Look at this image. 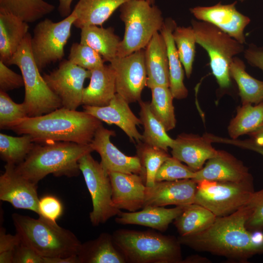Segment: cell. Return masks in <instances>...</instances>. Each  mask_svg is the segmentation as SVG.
Listing matches in <instances>:
<instances>
[{
  "instance_id": "obj_1",
  "label": "cell",
  "mask_w": 263,
  "mask_h": 263,
  "mask_svg": "<svg viewBox=\"0 0 263 263\" xmlns=\"http://www.w3.org/2000/svg\"><path fill=\"white\" fill-rule=\"evenodd\" d=\"M252 211V206L248 202L229 215L217 217L203 232L180 236L178 240L181 244L194 250L245 263L253 256L263 254V244L257 242L252 231L245 226Z\"/></svg>"
},
{
  "instance_id": "obj_2",
  "label": "cell",
  "mask_w": 263,
  "mask_h": 263,
  "mask_svg": "<svg viewBox=\"0 0 263 263\" xmlns=\"http://www.w3.org/2000/svg\"><path fill=\"white\" fill-rule=\"evenodd\" d=\"M101 121L83 111L61 107L49 113L27 117L8 129L18 134H28L34 143L71 142L88 145L102 125Z\"/></svg>"
},
{
  "instance_id": "obj_3",
  "label": "cell",
  "mask_w": 263,
  "mask_h": 263,
  "mask_svg": "<svg viewBox=\"0 0 263 263\" xmlns=\"http://www.w3.org/2000/svg\"><path fill=\"white\" fill-rule=\"evenodd\" d=\"M93 151L90 144L64 141L35 143L25 160L16 168L37 185L50 174L56 177L77 176L81 172L79 160Z\"/></svg>"
},
{
  "instance_id": "obj_4",
  "label": "cell",
  "mask_w": 263,
  "mask_h": 263,
  "mask_svg": "<svg viewBox=\"0 0 263 263\" xmlns=\"http://www.w3.org/2000/svg\"><path fill=\"white\" fill-rule=\"evenodd\" d=\"M16 233L21 240L44 257L77 255L81 242L71 231L42 216L35 219L19 213L12 215Z\"/></svg>"
},
{
  "instance_id": "obj_5",
  "label": "cell",
  "mask_w": 263,
  "mask_h": 263,
  "mask_svg": "<svg viewBox=\"0 0 263 263\" xmlns=\"http://www.w3.org/2000/svg\"><path fill=\"white\" fill-rule=\"evenodd\" d=\"M112 236L127 263H182L181 244L173 236L128 229H117Z\"/></svg>"
},
{
  "instance_id": "obj_6",
  "label": "cell",
  "mask_w": 263,
  "mask_h": 263,
  "mask_svg": "<svg viewBox=\"0 0 263 263\" xmlns=\"http://www.w3.org/2000/svg\"><path fill=\"white\" fill-rule=\"evenodd\" d=\"M119 9L125 32L117 56L123 57L145 48L165 20L159 7L146 0H129Z\"/></svg>"
},
{
  "instance_id": "obj_7",
  "label": "cell",
  "mask_w": 263,
  "mask_h": 263,
  "mask_svg": "<svg viewBox=\"0 0 263 263\" xmlns=\"http://www.w3.org/2000/svg\"><path fill=\"white\" fill-rule=\"evenodd\" d=\"M31 35L28 33L7 65H15L23 78L24 104L29 117L38 116L62 107L59 98L41 75L31 49Z\"/></svg>"
},
{
  "instance_id": "obj_8",
  "label": "cell",
  "mask_w": 263,
  "mask_h": 263,
  "mask_svg": "<svg viewBox=\"0 0 263 263\" xmlns=\"http://www.w3.org/2000/svg\"><path fill=\"white\" fill-rule=\"evenodd\" d=\"M196 43L207 53L212 74L221 88L231 84L229 66L234 57L244 51V46L213 24L203 21H191Z\"/></svg>"
},
{
  "instance_id": "obj_9",
  "label": "cell",
  "mask_w": 263,
  "mask_h": 263,
  "mask_svg": "<svg viewBox=\"0 0 263 263\" xmlns=\"http://www.w3.org/2000/svg\"><path fill=\"white\" fill-rule=\"evenodd\" d=\"M253 181H200L194 203L207 208L217 217L229 215L249 202L255 192Z\"/></svg>"
},
{
  "instance_id": "obj_10",
  "label": "cell",
  "mask_w": 263,
  "mask_h": 263,
  "mask_svg": "<svg viewBox=\"0 0 263 263\" xmlns=\"http://www.w3.org/2000/svg\"><path fill=\"white\" fill-rule=\"evenodd\" d=\"M75 19V14L72 11L70 15L58 22L45 19L37 24L31 37V49L40 72L52 63L63 59L64 47Z\"/></svg>"
},
{
  "instance_id": "obj_11",
  "label": "cell",
  "mask_w": 263,
  "mask_h": 263,
  "mask_svg": "<svg viewBox=\"0 0 263 263\" xmlns=\"http://www.w3.org/2000/svg\"><path fill=\"white\" fill-rule=\"evenodd\" d=\"M78 164L91 197L93 209L90 213V221L96 226L117 216L121 210L113 205L109 174L104 171L100 163L90 153L83 156Z\"/></svg>"
},
{
  "instance_id": "obj_12",
  "label": "cell",
  "mask_w": 263,
  "mask_h": 263,
  "mask_svg": "<svg viewBox=\"0 0 263 263\" xmlns=\"http://www.w3.org/2000/svg\"><path fill=\"white\" fill-rule=\"evenodd\" d=\"M91 75V71L65 59L56 69L42 76L51 90L60 100L62 107L76 110L82 104L85 80Z\"/></svg>"
},
{
  "instance_id": "obj_13",
  "label": "cell",
  "mask_w": 263,
  "mask_h": 263,
  "mask_svg": "<svg viewBox=\"0 0 263 263\" xmlns=\"http://www.w3.org/2000/svg\"><path fill=\"white\" fill-rule=\"evenodd\" d=\"M110 64L115 72L116 93L129 104L140 101L147 86L145 49L125 56H116Z\"/></svg>"
},
{
  "instance_id": "obj_14",
  "label": "cell",
  "mask_w": 263,
  "mask_h": 263,
  "mask_svg": "<svg viewBox=\"0 0 263 263\" xmlns=\"http://www.w3.org/2000/svg\"><path fill=\"white\" fill-rule=\"evenodd\" d=\"M15 165L6 163L0 176V200L16 208L29 210L38 215L37 185L22 176Z\"/></svg>"
},
{
  "instance_id": "obj_15",
  "label": "cell",
  "mask_w": 263,
  "mask_h": 263,
  "mask_svg": "<svg viewBox=\"0 0 263 263\" xmlns=\"http://www.w3.org/2000/svg\"><path fill=\"white\" fill-rule=\"evenodd\" d=\"M115 135L114 131L106 129L102 125L90 144L94 151L100 155L102 168L108 174L112 172L134 173L143 176L145 181L139 157L128 156L115 146L110 141V137Z\"/></svg>"
},
{
  "instance_id": "obj_16",
  "label": "cell",
  "mask_w": 263,
  "mask_h": 263,
  "mask_svg": "<svg viewBox=\"0 0 263 263\" xmlns=\"http://www.w3.org/2000/svg\"><path fill=\"white\" fill-rule=\"evenodd\" d=\"M236 4V1L225 5L220 2L211 6L195 7L190 11L197 19L213 24L243 44L244 30L250 19L237 10Z\"/></svg>"
},
{
  "instance_id": "obj_17",
  "label": "cell",
  "mask_w": 263,
  "mask_h": 263,
  "mask_svg": "<svg viewBox=\"0 0 263 263\" xmlns=\"http://www.w3.org/2000/svg\"><path fill=\"white\" fill-rule=\"evenodd\" d=\"M197 183L193 179L156 181L146 187L144 207L186 206L194 203Z\"/></svg>"
},
{
  "instance_id": "obj_18",
  "label": "cell",
  "mask_w": 263,
  "mask_h": 263,
  "mask_svg": "<svg viewBox=\"0 0 263 263\" xmlns=\"http://www.w3.org/2000/svg\"><path fill=\"white\" fill-rule=\"evenodd\" d=\"M129 103L121 95L116 94L110 103L105 106L94 107L83 105V111L108 124L119 127L132 142L140 143L143 136L137 129L142 124L140 118L132 112Z\"/></svg>"
},
{
  "instance_id": "obj_19",
  "label": "cell",
  "mask_w": 263,
  "mask_h": 263,
  "mask_svg": "<svg viewBox=\"0 0 263 263\" xmlns=\"http://www.w3.org/2000/svg\"><path fill=\"white\" fill-rule=\"evenodd\" d=\"M112 199L117 208L134 212L144 206L146 186L139 174L112 172L109 173Z\"/></svg>"
},
{
  "instance_id": "obj_20",
  "label": "cell",
  "mask_w": 263,
  "mask_h": 263,
  "mask_svg": "<svg viewBox=\"0 0 263 263\" xmlns=\"http://www.w3.org/2000/svg\"><path fill=\"white\" fill-rule=\"evenodd\" d=\"M252 178L241 161L226 151L218 150L205 166L195 171L193 179L197 183L203 180L239 182Z\"/></svg>"
},
{
  "instance_id": "obj_21",
  "label": "cell",
  "mask_w": 263,
  "mask_h": 263,
  "mask_svg": "<svg viewBox=\"0 0 263 263\" xmlns=\"http://www.w3.org/2000/svg\"><path fill=\"white\" fill-rule=\"evenodd\" d=\"M174 140L171 148L172 156L185 163L195 171L201 169L206 161L215 156L218 152L206 135L200 136L182 133Z\"/></svg>"
},
{
  "instance_id": "obj_22",
  "label": "cell",
  "mask_w": 263,
  "mask_h": 263,
  "mask_svg": "<svg viewBox=\"0 0 263 263\" xmlns=\"http://www.w3.org/2000/svg\"><path fill=\"white\" fill-rule=\"evenodd\" d=\"M186 206H177L170 208L147 206L134 212L121 211L115 217V221L121 225H139L164 232L183 211Z\"/></svg>"
},
{
  "instance_id": "obj_23",
  "label": "cell",
  "mask_w": 263,
  "mask_h": 263,
  "mask_svg": "<svg viewBox=\"0 0 263 263\" xmlns=\"http://www.w3.org/2000/svg\"><path fill=\"white\" fill-rule=\"evenodd\" d=\"M147 86H169V74L167 46L158 32L152 37L145 49Z\"/></svg>"
},
{
  "instance_id": "obj_24",
  "label": "cell",
  "mask_w": 263,
  "mask_h": 263,
  "mask_svg": "<svg viewBox=\"0 0 263 263\" xmlns=\"http://www.w3.org/2000/svg\"><path fill=\"white\" fill-rule=\"evenodd\" d=\"M91 72L90 83L83 90L82 104L107 106L116 94L114 71L110 64H104Z\"/></svg>"
},
{
  "instance_id": "obj_25",
  "label": "cell",
  "mask_w": 263,
  "mask_h": 263,
  "mask_svg": "<svg viewBox=\"0 0 263 263\" xmlns=\"http://www.w3.org/2000/svg\"><path fill=\"white\" fill-rule=\"evenodd\" d=\"M29 25L19 17L0 10V60L6 65L28 33Z\"/></svg>"
},
{
  "instance_id": "obj_26",
  "label": "cell",
  "mask_w": 263,
  "mask_h": 263,
  "mask_svg": "<svg viewBox=\"0 0 263 263\" xmlns=\"http://www.w3.org/2000/svg\"><path fill=\"white\" fill-rule=\"evenodd\" d=\"M175 21L170 18L166 19L160 30L167 46L169 74V89L174 98L182 99L188 95L184 83V71L173 38L172 33L177 27Z\"/></svg>"
},
{
  "instance_id": "obj_27",
  "label": "cell",
  "mask_w": 263,
  "mask_h": 263,
  "mask_svg": "<svg viewBox=\"0 0 263 263\" xmlns=\"http://www.w3.org/2000/svg\"><path fill=\"white\" fill-rule=\"evenodd\" d=\"M77 256L80 263H126L112 234L102 233L96 239L81 244Z\"/></svg>"
},
{
  "instance_id": "obj_28",
  "label": "cell",
  "mask_w": 263,
  "mask_h": 263,
  "mask_svg": "<svg viewBox=\"0 0 263 263\" xmlns=\"http://www.w3.org/2000/svg\"><path fill=\"white\" fill-rule=\"evenodd\" d=\"M129 0H79L73 10L76 19L74 25L81 29L90 25H102L113 13Z\"/></svg>"
},
{
  "instance_id": "obj_29",
  "label": "cell",
  "mask_w": 263,
  "mask_h": 263,
  "mask_svg": "<svg viewBox=\"0 0 263 263\" xmlns=\"http://www.w3.org/2000/svg\"><path fill=\"white\" fill-rule=\"evenodd\" d=\"M121 41L112 27L105 28L90 25L81 29L80 42L94 50L105 62H111L117 56Z\"/></svg>"
},
{
  "instance_id": "obj_30",
  "label": "cell",
  "mask_w": 263,
  "mask_h": 263,
  "mask_svg": "<svg viewBox=\"0 0 263 263\" xmlns=\"http://www.w3.org/2000/svg\"><path fill=\"white\" fill-rule=\"evenodd\" d=\"M216 218L207 208L193 203L187 205L173 222L180 236H186L206 230L213 224Z\"/></svg>"
},
{
  "instance_id": "obj_31",
  "label": "cell",
  "mask_w": 263,
  "mask_h": 263,
  "mask_svg": "<svg viewBox=\"0 0 263 263\" xmlns=\"http://www.w3.org/2000/svg\"><path fill=\"white\" fill-rule=\"evenodd\" d=\"M229 74L238 85L242 104H258L263 101V81L249 75L243 61L234 57L229 66Z\"/></svg>"
},
{
  "instance_id": "obj_32",
  "label": "cell",
  "mask_w": 263,
  "mask_h": 263,
  "mask_svg": "<svg viewBox=\"0 0 263 263\" xmlns=\"http://www.w3.org/2000/svg\"><path fill=\"white\" fill-rule=\"evenodd\" d=\"M140 105V119L144 127L142 141L148 145L168 150L169 148H172L175 140L168 134L163 124L152 113L150 103L139 102Z\"/></svg>"
},
{
  "instance_id": "obj_33",
  "label": "cell",
  "mask_w": 263,
  "mask_h": 263,
  "mask_svg": "<svg viewBox=\"0 0 263 263\" xmlns=\"http://www.w3.org/2000/svg\"><path fill=\"white\" fill-rule=\"evenodd\" d=\"M263 124V102L253 106L244 104L239 108L236 116L228 127V132L232 139L244 134H249Z\"/></svg>"
},
{
  "instance_id": "obj_34",
  "label": "cell",
  "mask_w": 263,
  "mask_h": 263,
  "mask_svg": "<svg viewBox=\"0 0 263 263\" xmlns=\"http://www.w3.org/2000/svg\"><path fill=\"white\" fill-rule=\"evenodd\" d=\"M55 6L43 0H0V10L32 23L51 13Z\"/></svg>"
},
{
  "instance_id": "obj_35",
  "label": "cell",
  "mask_w": 263,
  "mask_h": 263,
  "mask_svg": "<svg viewBox=\"0 0 263 263\" xmlns=\"http://www.w3.org/2000/svg\"><path fill=\"white\" fill-rule=\"evenodd\" d=\"M150 90L152 97L150 108L152 113L167 132L173 129L176 126V120L173 105L174 97L169 88L157 86Z\"/></svg>"
},
{
  "instance_id": "obj_36",
  "label": "cell",
  "mask_w": 263,
  "mask_h": 263,
  "mask_svg": "<svg viewBox=\"0 0 263 263\" xmlns=\"http://www.w3.org/2000/svg\"><path fill=\"white\" fill-rule=\"evenodd\" d=\"M34 143L28 134L13 136L0 133V157L6 163L17 165L25 160Z\"/></svg>"
},
{
  "instance_id": "obj_37",
  "label": "cell",
  "mask_w": 263,
  "mask_h": 263,
  "mask_svg": "<svg viewBox=\"0 0 263 263\" xmlns=\"http://www.w3.org/2000/svg\"><path fill=\"white\" fill-rule=\"evenodd\" d=\"M137 156L144 171L146 186L152 187L155 182V176L159 168L170 156L167 151L144 142L138 143Z\"/></svg>"
},
{
  "instance_id": "obj_38",
  "label": "cell",
  "mask_w": 263,
  "mask_h": 263,
  "mask_svg": "<svg viewBox=\"0 0 263 263\" xmlns=\"http://www.w3.org/2000/svg\"><path fill=\"white\" fill-rule=\"evenodd\" d=\"M180 61L188 78L190 77L195 55L196 36L192 26H177L172 33Z\"/></svg>"
},
{
  "instance_id": "obj_39",
  "label": "cell",
  "mask_w": 263,
  "mask_h": 263,
  "mask_svg": "<svg viewBox=\"0 0 263 263\" xmlns=\"http://www.w3.org/2000/svg\"><path fill=\"white\" fill-rule=\"evenodd\" d=\"M68 60L73 64L89 71L104 64L105 61L97 52L81 43H74L70 50Z\"/></svg>"
},
{
  "instance_id": "obj_40",
  "label": "cell",
  "mask_w": 263,
  "mask_h": 263,
  "mask_svg": "<svg viewBox=\"0 0 263 263\" xmlns=\"http://www.w3.org/2000/svg\"><path fill=\"white\" fill-rule=\"evenodd\" d=\"M28 117L23 103H15L6 92L0 91V128L8 129L15 122Z\"/></svg>"
},
{
  "instance_id": "obj_41",
  "label": "cell",
  "mask_w": 263,
  "mask_h": 263,
  "mask_svg": "<svg viewBox=\"0 0 263 263\" xmlns=\"http://www.w3.org/2000/svg\"><path fill=\"white\" fill-rule=\"evenodd\" d=\"M195 173V171L188 166L183 164L181 161L170 156L158 170L155 176V182L193 179Z\"/></svg>"
},
{
  "instance_id": "obj_42",
  "label": "cell",
  "mask_w": 263,
  "mask_h": 263,
  "mask_svg": "<svg viewBox=\"0 0 263 263\" xmlns=\"http://www.w3.org/2000/svg\"><path fill=\"white\" fill-rule=\"evenodd\" d=\"M252 211L247 219L245 226L250 231L263 229V189L255 192L249 201Z\"/></svg>"
},
{
  "instance_id": "obj_43",
  "label": "cell",
  "mask_w": 263,
  "mask_h": 263,
  "mask_svg": "<svg viewBox=\"0 0 263 263\" xmlns=\"http://www.w3.org/2000/svg\"><path fill=\"white\" fill-rule=\"evenodd\" d=\"M39 215L51 221H56L61 216L63 206L60 200L53 195H45L39 199Z\"/></svg>"
},
{
  "instance_id": "obj_44",
  "label": "cell",
  "mask_w": 263,
  "mask_h": 263,
  "mask_svg": "<svg viewBox=\"0 0 263 263\" xmlns=\"http://www.w3.org/2000/svg\"><path fill=\"white\" fill-rule=\"evenodd\" d=\"M20 238L16 233L13 235L6 233L5 230L0 229V263H13L14 251Z\"/></svg>"
},
{
  "instance_id": "obj_45",
  "label": "cell",
  "mask_w": 263,
  "mask_h": 263,
  "mask_svg": "<svg viewBox=\"0 0 263 263\" xmlns=\"http://www.w3.org/2000/svg\"><path fill=\"white\" fill-rule=\"evenodd\" d=\"M24 86L22 75L9 69L0 60V91L7 92Z\"/></svg>"
},
{
  "instance_id": "obj_46",
  "label": "cell",
  "mask_w": 263,
  "mask_h": 263,
  "mask_svg": "<svg viewBox=\"0 0 263 263\" xmlns=\"http://www.w3.org/2000/svg\"><path fill=\"white\" fill-rule=\"evenodd\" d=\"M13 263H44L43 257L22 241L16 246L14 251Z\"/></svg>"
},
{
  "instance_id": "obj_47",
  "label": "cell",
  "mask_w": 263,
  "mask_h": 263,
  "mask_svg": "<svg viewBox=\"0 0 263 263\" xmlns=\"http://www.w3.org/2000/svg\"><path fill=\"white\" fill-rule=\"evenodd\" d=\"M244 57L252 66L263 71V49L257 47H250L244 52Z\"/></svg>"
},
{
  "instance_id": "obj_48",
  "label": "cell",
  "mask_w": 263,
  "mask_h": 263,
  "mask_svg": "<svg viewBox=\"0 0 263 263\" xmlns=\"http://www.w3.org/2000/svg\"><path fill=\"white\" fill-rule=\"evenodd\" d=\"M219 142L233 144L240 147L249 149L256 151L263 156V147L255 144L251 140L240 141L236 139H224L219 137Z\"/></svg>"
},
{
  "instance_id": "obj_49",
  "label": "cell",
  "mask_w": 263,
  "mask_h": 263,
  "mask_svg": "<svg viewBox=\"0 0 263 263\" xmlns=\"http://www.w3.org/2000/svg\"><path fill=\"white\" fill-rule=\"evenodd\" d=\"M44 263H80L77 255L68 257H44Z\"/></svg>"
},
{
  "instance_id": "obj_50",
  "label": "cell",
  "mask_w": 263,
  "mask_h": 263,
  "mask_svg": "<svg viewBox=\"0 0 263 263\" xmlns=\"http://www.w3.org/2000/svg\"><path fill=\"white\" fill-rule=\"evenodd\" d=\"M73 0H59L58 11L60 15L64 18L70 15L71 12V4Z\"/></svg>"
},
{
  "instance_id": "obj_51",
  "label": "cell",
  "mask_w": 263,
  "mask_h": 263,
  "mask_svg": "<svg viewBox=\"0 0 263 263\" xmlns=\"http://www.w3.org/2000/svg\"><path fill=\"white\" fill-rule=\"evenodd\" d=\"M251 140L257 145L263 147V124L254 132L249 133Z\"/></svg>"
},
{
  "instance_id": "obj_52",
  "label": "cell",
  "mask_w": 263,
  "mask_h": 263,
  "mask_svg": "<svg viewBox=\"0 0 263 263\" xmlns=\"http://www.w3.org/2000/svg\"><path fill=\"white\" fill-rule=\"evenodd\" d=\"M207 259H203V258H201L199 256H190L189 257H188L185 260H183L182 263H199V262H203V261H207Z\"/></svg>"
},
{
  "instance_id": "obj_53",
  "label": "cell",
  "mask_w": 263,
  "mask_h": 263,
  "mask_svg": "<svg viewBox=\"0 0 263 263\" xmlns=\"http://www.w3.org/2000/svg\"><path fill=\"white\" fill-rule=\"evenodd\" d=\"M149 2L151 4H154V0H146Z\"/></svg>"
},
{
  "instance_id": "obj_54",
  "label": "cell",
  "mask_w": 263,
  "mask_h": 263,
  "mask_svg": "<svg viewBox=\"0 0 263 263\" xmlns=\"http://www.w3.org/2000/svg\"><path fill=\"white\" fill-rule=\"evenodd\" d=\"M240 0L241 1H243L244 0Z\"/></svg>"
},
{
  "instance_id": "obj_55",
  "label": "cell",
  "mask_w": 263,
  "mask_h": 263,
  "mask_svg": "<svg viewBox=\"0 0 263 263\" xmlns=\"http://www.w3.org/2000/svg\"></svg>"
}]
</instances>
